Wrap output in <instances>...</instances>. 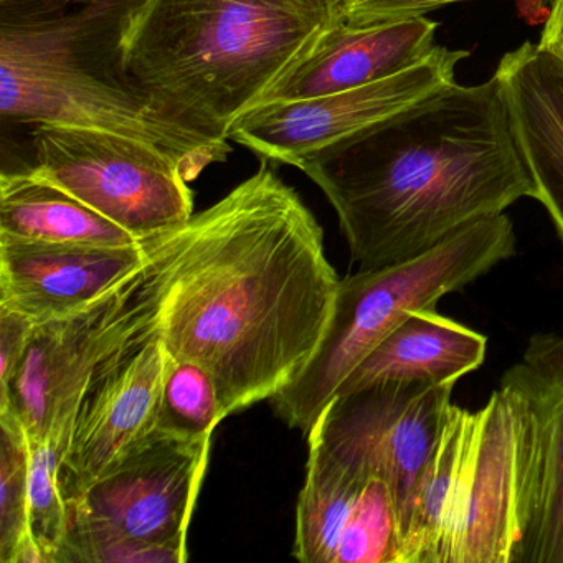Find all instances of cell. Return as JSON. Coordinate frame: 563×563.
<instances>
[{"label":"cell","mask_w":563,"mask_h":563,"mask_svg":"<svg viewBox=\"0 0 563 563\" xmlns=\"http://www.w3.org/2000/svg\"><path fill=\"white\" fill-rule=\"evenodd\" d=\"M58 471L60 457L54 448L45 443L32 446L29 526L41 563H57L70 529V514Z\"/></svg>","instance_id":"cell-23"},{"label":"cell","mask_w":563,"mask_h":563,"mask_svg":"<svg viewBox=\"0 0 563 563\" xmlns=\"http://www.w3.org/2000/svg\"><path fill=\"white\" fill-rule=\"evenodd\" d=\"M467 2V0H341V22L351 27L423 18L434 9ZM536 2L540 8H552L553 0H523Z\"/></svg>","instance_id":"cell-25"},{"label":"cell","mask_w":563,"mask_h":563,"mask_svg":"<svg viewBox=\"0 0 563 563\" xmlns=\"http://www.w3.org/2000/svg\"><path fill=\"white\" fill-rule=\"evenodd\" d=\"M537 202L563 242V62L532 42L507 52L496 70Z\"/></svg>","instance_id":"cell-16"},{"label":"cell","mask_w":563,"mask_h":563,"mask_svg":"<svg viewBox=\"0 0 563 563\" xmlns=\"http://www.w3.org/2000/svg\"><path fill=\"white\" fill-rule=\"evenodd\" d=\"M467 55L438 45L420 64L375 84L306 100L258 104L236 120L229 141L252 151L263 163L299 169L319 154L456 84V67Z\"/></svg>","instance_id":"cell-11"},{"label":"cell","mask_w":563,"mask_h":563,"mask_svg":"<svg viewBox=\"0 0 563 563\" xmlns=\"http://www.w3.org/2000/svg\"><path fill=\"white\" fill-rule=\"evenodd\" d=\"M227 417L212 375L200 365L169 354L159 430L176 437H206L213 434L217 424Z\"/></svg>","instance_id":"cell-21"},{"label":"cell","mask_w":563,"mask_h":563,"mask_svg":"<svg viewBox=\"0 0 563 563\" xmlns=\"http://www.w3.org/2000/svg\"><path fill=\"white\" fill-rule=\"evenodd\" d=\"M537 45L563 62V0H553L542 37Z\"/></svg>","instance_id":"cell-27"},{"label":"cell","mask_w":563,"mask_h":563,"mask_svg":"<svg viewBox=\"0 0 563 563\" xmlns=\"http://www.w3.org/2000/svg\"><path fill=\"white\" fill-rule=\"evenodd\" d=\"M514 418L499 388L476 411L453 405L401 533L400 563H507Z\"/></svg>","instance_id":"cell-6"},{"label":"cell","mask_w":563,"mask_h":563,"mask_svg":"<svg viewBox=\"0 0 563 563\" xmlns=\"http://www.w3.org/2000/svg\"><path fill=\"white\" fill-rule=\"evenodd\" d=\"M187 547L153 543L70 517V529L57 563H183Z\"/></svg>","instance_id":"cell-24"},{"label":"cell","mask_w":563,"mask_h":563,"mask_svg":"<svg viewBox=\"0 0 563 563\" xmlns=\"http://www.w3.org/2000/svg\"><path fill=\"white\" fill-rule=\"evenodd\" d=\"M167 357L154 331L95 375L81 397L58 471L67 506L159 431Z\"/></svg>","instance_id":"cell-12"},{"label":"cell","mask_w":563,"mask_h":563,"mask_svg":"<svg viewBox=\"0 0 563 563\" xmlns=\"http://www.w3.org/2000/svg\"><path fill=\"white\" fill-rule=\"evenodd\" d=\"M150 260L134 245L38 242L0 235V308L38 325L90 305Z\"/></svg>","instance_id":"cell-14"},{"label":"cell","mask_w":563,"mask_h":563,"mask_svg":"<svg viewBox=\"0 0 563 563\" xmlns=\"http://www.w3.org/2000/svg\"><path fill=\"white\" fill-rule=\"evenodd\" d=\"M32 146L34 169L137 239L194 216L183 167L156 144L98 128L38 124Z\"/></svg>","instance_id":"cell-8"},{"label":"cell","mask_w":563,"mask_h":563,"mask_svg":"<svg viewBox=\"0 0 563 563\" xmlns=\"http://www.w3.org/2000/svg\"><path fill=\"white\" fill-rule=\"evenodd\" d=\"M212 437L157 431L85 496L68 504V514L133 539L187 547Z\"/></svg>","instance_id":"cell-13"},{"label":"cell","mask_w":563,"mask_h":563,"mask_svg":"<svg viewBox=\"0 0 563 563\" xmlns=\"http://www.w3.org/2000/svg\"><path fill=\"white\" fill-rule=\"evenodd\" d=\"M487 338L433 309L410 312L354 368L339 394L388 382L456 384L486 358Z\"/></svg>","instance_id":"cell-17"},{"label":"cell","mask_w":563,"mask_h":563,"mask_svg":"<svg viewBox=\"0 0 563 563\" xmlns=\"http://www.w3.org/2000/svg\"><path fill=\"white\" fill-rule=\"evenodd\" d=\"M438 24L411 18L351 27L341 21L263 100H306L394 77L433 52Z\"/></svg>","instance_id":"cell-15"},{"label":"cell","mask_w":563,"mask_h":563,"mask_svg":"<svg viewBox=\"0 0 563 563\" xmlns=\"http://www.w3.org/2000/svg\"><path fill=\"white\" fill-rule=\"evenodd\" d=\"M454 385L388 382L339 394L306 437L341 463L378 476L394 494L401 533L437 448Z\"/></svg>","instance_id":"cell-10"},{"label":"cell","mask_w":563,"mask_h":563,"mask_svg":"<svg viewBox=\"0 0 563 563\" xmlns=\"http://www.w3.org/2000/svg\"><path fill=\"white\" fill-rule=\"evenodd\" d=\"M0 235L84 245L143 242L32 166L0 174Z\"/></svg>","instance_id":"cell-18"},{"label":"cell","mask_w":563,"mask_h":563,"mask_svg":"<svg viewBox=\"0 0 563 563\" xmlns=\"http://www.w3.org/2000/svg\"><path fill=\"white\" fill-rule=\"evenodd\" d=\"M338 213L361 269L407 262L537 187L503 81L451 85L299 167Z\"/></svg>","instance_id":"cell-2"},{"label":"cell","mask_w":563,"mask_h":563,"mask_svg":"<svg viewBox=\"0 0 563 563\" xmlns=\"http://www.w3.org/2000/svg\"><path fill=\"white\" fill-rule=\"evenodd\" d=\"M150 0H0V117L98 128L156 144L189 183L232 147L164 120L128 70V42Z\"/></svg>","instance_id":"cell-3"},{"label":"cell","mask_w":563,"mask_h":563,"mask_svg":"<svg viewBox=\"0 0 563 563\" xmlns=\"http://www.w3.org/2000/svg\"><path fill=\"white\" fill-rule=\"evenodd\" d=\"M339 9L341 0H150L128 70L164 120L227 144L236 120L341 21Z\"/></svg>","instance_id":"cell-4"},{"label":"cell","mask_w":563,"mask_h":563,"mask_svg":"<svg viewBox=\"0 0 563 563\" xmlns=\"http://www.w3.org/2000/svg\"><path fill=\"white\" fill-rule=\"evenodd\" d=\"M506 213L486 217L407 262L341 279L328 331L302 374L272 398L289 428L308 434L349 375L410 312L437 308L516 255Z\"/></svg>","instance_id":"cell-5"},{"label":"cell","mask_w":563,"mask_h":563,"mask_svg":"<svg viewBox=\"0 0 563 563\" xmlns=\"http://www.w3.org/2000/svg\"><path fill=\"white\" fill-rule=\"evenodd\" d=\"M32 444L14 410H0V563H41L32 543Z\"/></svg>","instance_id":"cell-20"},{"label":"cell","mask_w":563,"mask_h":563,"mask_svg":"<svg viewBox=\"0 0 563 563\" xmlns=\"http://www.w3.org/2000/svg\"><path fill=\"white\" fill-rule=\"evenodd\" d=\"M35 324L25 316L0 308V395L8 394L31 342Z\"/></svg>","instance_id":"cell-26"},{"label":"cell","mask_w":563,"mask_h":563,"mask_svg":"<svg viewBox=\"0 0 563 563\" xmlns=\"http://www.w3.org/2000/svg\"><path fill=\"white\" fill-rule=\"evenodd\" d=\"M371 474L309 444L305 486L296 507L292 556L305 563H335L339 542Z\"/></svg>","instance_id":"cell-19"},{"label":"cell","mask_w":563,"mask_h":563,"mask_svg":"<svg viewBox=\"0 0 563 563\" xmlns=\"http://www.w3.org/2000/svg\"><path fill=\"white\" fill-rule=\"evenodd\" d=\"M147 243L164 285L157 334L212 375L227 415L272 400L308 367L341 279L318 220L268 164Z\"/></svg>","instance_id":"cell-1"},{"label":"cell","mask_w":563,"mask_h":563,"mask_svg":"<svg viewBox=\"0 0 563 563\" xmlns=\"http://www.w3.org/2000/svg\"><path fill=\"white\" fill-rule=\"evenodd\" d=\"M335 563H400L397 504L380 477H368L342 533Z\"/></svg>","instance_id":"cell-22"},{"label":"cell","mask_w":563,"mask_h":563,"mask_svg":"<svg viewBox=\"0 0 563 563\" xmlns=\"http://www.w3.org/2000/svg\"><path fill=\"white\" fill-rule=\"evenodd\" d=\"M143 268L85 308L35 325L0 410H14L32 446L45 443L64 460L81 397L95 375L144 335L157 331L163 275L151 252Z\"/></svg>","instance_id":"cell-7"},{"label":"cell","mask_w":563,"mask_h":563,"mask_svg":"<svg viewBox=\"0 0 563 563\" xmlns=\"http://www.w3.org/2000/svg\"><path fill=\"white\" fill-rule=\"evenodd\" d=\"M499 390L514 418L507 563H563V334H533Z\"/></svg>","instance_id":"cell-9"}]
</instances>
